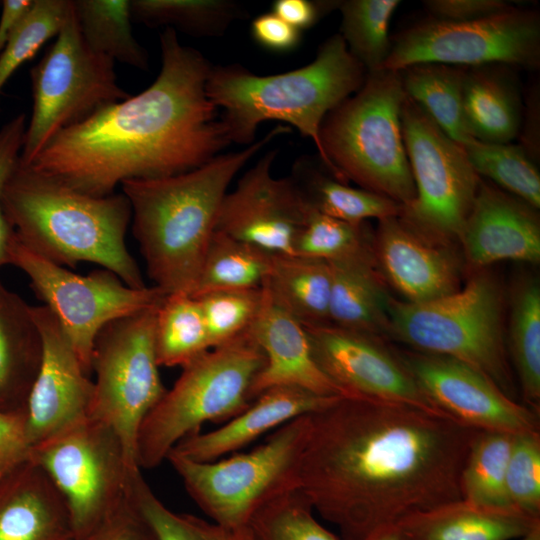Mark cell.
I'll return each instance as SVG.
<instances>
[{
  "instance_id": "obj_1",
  "label": "cell",
  "mask_w": 540,
  "mask_h": 540,
  "mask_svg": "<svg viewBox=\"0 0 540 540\" xmlns=\"http://www.w3.org/2000/svg\"><path fill=\"white\" fill-rule=\"evenodd\" d=\"M479 430L449 416L364 396L309 414L297 488L343 540L461 498L460 475Z\"/></svg>"
},
{
  "instance_id": "obj_2",
  "label": "cell",
  "mask_w": 540,
  "mask_h": 540,
  "mask_svg": "<svg viewBox=\"0 0 540 540\" xmlns=\"http://www.w3.org/2000/svg\"><path fill=\"white\" fill-rule=\"evenodd\" d=\"M160 47L161 70L147 89L59 131L27 165L102 197L126 180L181 174L218 156L230 141L206 93L211 64L173 28Z\"/></svg>"
},
{
  "instance_id": "obj_3",
  "label": "cell",
  "mask_w": 540,
  "mask_h": 540,
  "mask_svg": "<svg viewBox=\"0 0 540 540\" xmlns=\"http://www.w3.org/2000/svg\"><path fill=\"white\" fill-rule=\"evenodd\" d=\"M290 130L278 125L245 149L218 155L188 172L120 185L154 286L167 295H191L231 181L257 152Z\"/></svg>"
},
{
  "instance_id": "obj_4",
  "label": "cell",
  "mask_w": 540,
  "mask_h": 540,
  "mask_svg": "<svg viewBox=\"0 0 540 540\" xmlns=\"http://www.w3.org/2000/svg\"><path fill=\"white\" fill-rule=\"evenodd\" d=\"M1 207L15 238L37 255L63 267L95 263L132 288L146 287L125 242L132 213L123 193L92 196L18 160Z\"/></svg>"
},
{
  "instance_id": "obj_5",
  "label": "cell",
  "mask_w": 540,
  "mask_h": 540,
  "mask_svg": "<svg viewBox=\"0 0 540 540\" xmlns=\"http://www.w3.org/2000/svg\"><path fill=\"white\" fill-rule=\"evenodd\" d=\"M366 75L342 36L335 34L311 63L285 73L257 75L238 64L212 67L206 93L223 110L230 143L250 145L260 123L285 122L313 141L332 177L347 183L327 159L320 129L327 114L361 88Z\"/></svg>"
},
{
  "instance_id": "obj_6",
  "label": "cell",
  "mask_w": 540,
  "mask_h": 540,
  "mask_svg": "<svg viewBox=\"0 0 540 540\" xmlns=\"http://www.w3.org/2000/svg\"><path fill=\"white\" fill-rule=\"evenodd\" d=\"M387 336L414 351L451 357L486 374L508 397L517 389L507 349L504 295L478 270L457 292L424 303L390 297Z\"/></svg>"
},
{
  "instance_id": "obj_7",
  "label": "cell",
  "mask_w": 540,
  "mask_h": 540,
  "mask_svg": "<svg viewBox=\"0 0 540 540\" xmlns=\"http://www.w3.org/2000/svg\"><path fill=\"white\" fill-rule=\"evenodd\" d=\"M405 96L398 71L367 73L361 88L329 112L320 129L323 151L345 182L404 208L416 196L401 126Z\"/></svg>"
},
{
  "instance_id": "obj_8",
  "label": "cell",
  "mask_w": 540,
  "mask_h": 540,
  "mask_svg": "<svg viewBox=\"0 0 540 540\" xmlns=\"http://www.w3.org/2000/svg\"><path fill=\"white\" fill-rule=\"evenodd\" d=\"M265 355L249 332L203 353L184 367L173 387L143 420L136 441L140 469L154 468L206 422H224L252 403V384Z\"/></svg>"
},
{
  "instance_id": "obj_9",
  "label": "cell",
  "mask_w": 540,
  "mask_h": 540,
  "mask_svg": "<svg viewBox=\"0 0 540 540\" xmlns=\"http://www.w3.org/2000/svg\"><path fill=\"white\" fill-rule=\"evenodd\" d=\"M308 430L309 414L280 426L247 453L196 462L169 452L166 460L212 523L227 531H238L247 528L266 503L297 488Z\"/></svg>"
},
{
  "instance_id": "obj_10",
  "label": "cell",
  "mask_w": 540,
  "mask_h": 540,
  "mask_svg": "<svg viewBox=\"0 0 540 540\" xmlns=\"http://www.w3.org/2000/svg\"><path fill=\"white\" fill-rule=\"evenodd\" d=\"M33 109L19 160L30 164L61 130L127 99L114 61L91 50L72 9L54 43L31 69Z\"/></svg>"
},
{
  "instance_id": "obj_11",
  "label": "cell",
  "mask_w": 540,
  "mask_h": 540,
  "mask_svg": "<svg viewBox=\"0 0 540 540\" xmlns=\"http://www.w3.org/2000/svg\"><path fill=\"white\" fill-rule=\"evenodd\" d=\"M159 305L105 325L95 339L91 357L95 381L90 417L116 432L134 467H138L140 426L167 390L154 345Z\"/></svg>"
},
{
  "instance_id": "obj_12",
  "label": "cell",
  "mask_w": 540,
  "mask_h": 540,
  "mask_svg": "<svg viewBox=\"0 0 540 540\" xmlns=\"http://www.w3.org/2000/svg\"><path fill=\"white\" fill-rule=\"evenodd\" d=\"M401 126L416 196L400 218L426 239L453 247L459 243L481 177L462 145L408 96L402 104Z\"/></svg>"
},
{
  "instance_id": "obj_13",
  "label": "cell",
  "mask_w": 540,
  "mask_h": 540,
  "mask_svg": "<svg viewBox=\"0 0 540 540\" xmlns=\"http://www.w3.org/2000/svg\"><path fill=\"white\" fill-rule=\"evenodd\" d=\"M37 464L61 494L74 537L111 514L128 496L132 466L121 439L105 423L88 417L33 446Z\"/></svg>"
},
{
  "instance_id": "obj_14",
  "label": "cell",
  "mask_w": 540,
  "mask_h": 540,
  "mask_svg": "<svg viewBox=\"0 0 540 540\" xmlns=\"http://www.w3.org/2000/svg\"><path fill=\"white\" fill-rule=\"evenodd\" d=\"M419 63L466 68L506 65L538 69L540 15L512 6L478 20L453 22L429 17L392 40L382 69L400 71Z\"/></svg>"
},
{
  "instance_id": "obj_15",
  "label": "cell",
  "mask_w": 540,
  "mask_h": 540,
  "mask_svg": "<svg viewBox=\"0 0 540 540\" xmlns=\"http://www.w3.org/2000/svg\"><path fill=\"white\" fill-rule=\"evenodd\" d=\"M10 264L30 279V287L56 317L85 372L90 375L95 339L108 323L158 306L167 294L156 286L132 288L99 269L75 274L23 246L13 235Z\"/></svg>"
},
{
  "instance_id": "obj_16",
  "label": "cell",
  "mask_w": 540,
  "mask_h": 540,
  "mask_svg": "<svg viewBox=\"0 0 540 540\" xmlns=\"http://www.w3.org/2000/svg\"><path fill=\"white\" fill-rule=\"evenodd\" d=\"M428 399L454 420L477 430L539 432V415L508 397L486 374L457 359L398 352Z\"/></svg>"
},
{
  "instance_id": "obj_17",
  "label": "cell",
  "mask_w": 540,
  "mask_h": 540,
  "mask_svg": "<svg viewBox=\"0 0 540 540\" xmlns=\"http://www.w3.org/2000/svg\"><path fill=\"white\" fill-rule=\"evenodd\" d=\"M304 328L319 367L349 395L407 404L448 416L422 392L398 352L388 348L384 339L332 324Z\"/></svg>"
},
{
  "instance_id": "obj_18",
  "label": "cell",
  "mask_w": 540,
  "mask_h": 540,
  "mask_svg": "<svg viewBox=\"0 0 540 540\" xmlns=\"http://www.w3.org/2000/svg\"><path fill=\"white\" fill-rule=\"evenodd\" d=\"M276 154L268 151L226 193L215 231L273 254H293L310 206L291 177L272 175Z\"/></svg>"
},
{
  "instance_id": "obj_19",
  "label": "cell",
  "mask_w": 540,
  "mask_h": 540,
  "mask_svg": "<svg viewBox=\"0 0 540 540\" xmlns=\"http://www.w3.org/2000/svg\"><path fill=\"white\" fill-rule=\"evenodd\" d=\"M43 342L42 361L26 404L31 448L90 417L94 383L53 313L32 306Z\"/></svg>"
},
{
  "instance_id": "obj_20",
  "label": "cell",
  "mask_w": 540,
  "mask_h": 540,
  "mask_svg": "<svg viewBox=\"0 0 540 540\" xmlns=\"http://www.w3.org/2000/svg\"><path fill=\"white\" fill-rule=\"evenodd\" d=\"M376 268L409 303H424L457 292L463 265L451 246L434 243L400 217L378 221L373 237Z\"/></svg>"
},
{
  "instance_id": "obj_21",
  "label": "cell",
  "mask_w": 540,
  "mask_h": 540,
  "mask_svg": "<svg viewBox=\"0 0 540 540\" xmlns=\"http://www.w3.org/2000/svg\"><path fill=\"white\" fill-rule=\"evenodd\" d=\"M459 244L466 263L480 270L503 260L540 261L536 208L481 178Z\"/></svg>"
},
{
  "instance_id": "obj_22",
  "label": "cell",
  "mask_w": 540,
  "mask_h": 540,
  "mask_svg": "<svg viewBox=\"0 0 540 540\" xmlns=\"http://www.w3.org/2000/svg\"><path fill=\"white\" fill-rule=\"evenodd\" d=\"M264 292L260 312L249 330L265 355V365L250 391L252 400L273 387H296L323 397L351 396L317 364L304 326Z\"/></svg>"
},
{
  "instance_id": "obj_23",
  "label": "cell",
  "mask_w": 540,
  "mask_h": 540,
  "mask_svg": "<svg viewBox=\"0 0 540 540\" xmlns=\"http://www.w3.org/2000/svg\"><path fill=\"white\" fill-rule=\"evenodd\" d=\"M339 397L318 396L296 387H273L263 391L247 409L220 428L189 435L170 452L196 462L215 461L270 430L325 408Z\"/></svg>"
},
{
  "instance_id": "obj_24",
  "label": "cell",
  "mask_w": 540,
  "mask_h": 540,
  "mask_svg": "<svg viewBox=\"0 0 540 540\" xmlns=\"http://www.w3.org/2000/svg\"><path fill=\"white\" fill-rule=\"evenodd\" d=\"M64 499L28 460L0 478V540H73Z\"/></svg>"
},
{
  "instance_id": "obj_25",
  "label": "cell",
  "mask_w": 540,
  "mask_h": 540,
  "mask_svg": "<svg viewBox=\"0 0 540 540\" xmlns=\"http://www.w3.org/2000/svg\"><path fill=\"white\" fill-rule=\"evenodd\" d=\"M539 525L540 517L514 508L460 499L410 515L395 528L401 540H517Z\"/></svg>"
},
{
  "instance_id": "obj_26",
  "label": "cell",
  "mask_w": 540,
  "mask_h": 540,
  "mask_svg": "<svg viewBox=\"0 0 540 540\" xmlns=\"http://www.w3.org/2000/svg\"><path fill=\"white\" fill-rule=\"evenodd\" d=\"M42 353L32 306L0 281V411H26Z\"/></svg>"
},
{
  "instance_id": "obj_27",
  "label": "cell",
  "mask_w": 540,
  "mask_h": 540,
  "mask_svg": "<svg viewBox=\"0 0 540 540\" xmlns=\"http://www.w3.org/2000/svg\"><path fill=\"white\" fill-rule=\"evenodd\" d=\"M511 68L499 64L467 68L463 115L473 139L503 144L518 137L523 105Z\"/></svg>"
},
{
  "instance_id": "obj_28",
  "label": "cell",
  "mask_w": 540,
  "mask_h": 540,
  "mask_svg": "<svg viewBox=\"0 0 540 540\" xmlns=\"http://www.w3.org/2000/svg\"><path fill=\"white\" fill-rule=\"evenodd\" d=\"M329 324L384 339L390 295L372 263H329Z\"/></svg>"
},
{
  "instance_id": "obj_29",
  "label": "cell",
  "mask_w": 540,
  "mask_h": 540,
  "mask_svg": "<svg viewBox=\"0 0 540 540\" xmlns=\"http://www.w3.org/2000/svg\"><path fill=\"white\" fill-rule=\"evenodd\" d=\"M272 299L304 326L329 324L331 268L328 262L273 254L262 285Z\"/></svg>"
},
{
  "instance_id": "obj_30",
  "label": "cell",
  "mask_w": 540,
  "mask_h": 540,
  "mask_svg": "<svg viewBox=\"0 0 540 540\" xmlns=\"http://www.w3.org/2000/svg\"><path fill=\"white\" fill-rule=\"evenodd\" d=\"M290 177L311 208L335 219L362 223L401 217L404 212V207L390 198L323 174L306 158L294 164Z\"/></svg>"
},
{
  "instance_id": "obj_31",
  "label": "cell",
  "mask_w": 540,
  "mask_h": 540,
  "mask_svg": "<svg viewBox=\"0 0 540 540\" xmlns=\"http://www.w3.org/2000/svg\"><path fill=\"white\" fill-rule=\"evenodd\" d=\"M398 72L406 96L416 102L451 139L461 145L472 139L463 115L466 67L419 63Z\"/></svg>"
},
{
  "instance_id": "obj_32",
  "label": "cell",
  "mask_w": 540,
  "mask_h": 540,
  "mask_svg": "<svg viewBox=\"0 0 540 540\" xmlns=\"http://www.w3.org/2000/svg\"><path fill=\"white\" fill-rule=\"evenodd\" d=\"M507 349L526 406L540 414V287L519 279L511 292Z\"/></svg>"
},
{
  "instance_id": "obj_33",
  "label": "cell",
  "mask_w": 540,
  "mask_h": 540,
  "mask_svg": "<svg viewBox=\"0 0 540 540\" xmlns=\"http://www.w3.org/2000/svg\"><path fill=\"white\" fill-rule=\"evenodd\" d=\"M273 253L215 231L190 296L225 290L261 288Z\"/></svg>"
},
{
  "instance_id": "obj_34",
  "label": "cell",
  "mask_w": 540,
  "mask_h": 540,
  "mask_svg": "<svg viewBox=\"0 0 540 540\" xmlns=\"http://www.w3.org/2000/svg\"><path fill=\"white\" fill-rule=\"evenodd\" d=\"M81 35L94 52L138 69L148 68L146 51L131 27L128 0H74Z\"/></svg>"
},
{
  "instance_id": "obj_35",
  "label": "cell",
  "mask_w": 540,
  "mask_h": 540,
  "mask_svg": "<svg viewBox=\"0 0 540 540\" xmlns=\"http://www.w3.org/2000/svg\"><path fill=\"white\" fill-rule=\"evenodd\" d=\"M154 345L159 366L184 367L211 349L201 307L188 294H170L156 314Z\"/></svg>"
},
{
  "instance_id": "obj_36",
  "label": "cell",
  "mask_w": 540,
  "mask_h": 540,
  "mask_svg": "<svg viewBox=\"0 0 540 540\" xmlns=\"http://www.w3.org/2000/svg\"><path fill=\"white\" fill-rule=\"evenodd\" d=\"M515 435L490 430L476 433L460 475L463 500L486 507L513 508L505 480Z\"/></svg>"
},
{
  "instance_id": "obj_37",
  "label": "cell",
  "mask_w": 540,
  "mask_h": 540,
  "mask_svg": "<svg viewBox=\"0 0 540 540\" xmlns=\"http://www.w3.org/2000/svg\"><path fill=\"white\" fill-rule=\"evenodd\" d=\"M373 237L368 222H345L310 207L296 235L293 254L328 263L375 264Z\"/></svg>"
},
{
  "instance_id": "obj_38",
  "label": "cell",
  "mask_w": 540,
  "mask_h": 540,
  "mask_svg": "<svg viewBox=\"0 0 540 540\" xmlns=\"http://www.w3.org/2000/svg\"><path fill=\"white\" fill-rule=\"evenodd\" d=\"M399 0L338 1L341 33L349 52L367 73L382 69L391 50V18Z\"/></svg>"
},
{
  "instance_id": "obj_39",
  "label": "cell",
  "mask_w": 540,
  "mask_h": 540,
  "mask_svg": "<svg viewBox=\"0 0 540 540\" xmlns=\"http://www.w3.org/2000/svg\"><path fill=\"white\" fill-rule=\"evenodd\" d=\"M462 147L481 178L536 209L540 207V174L519 144L488 143L472 138Z\"/></svg>"
},
{
  "instance_id": "obj_40",
  "label": "cell",
  "mask_w": 540,
  "mask_h": 540,
  "mask_svg": "<svg viewBox=\"0 0 540 540\" xmlns=\"http://www.w3.org/2000/svg\"><path fill=\"white\" fill-rule=\"evenodd\" d=\"M131 17L149 26L166 25L199 36L221 35L241 10L226 0H132Z\"/></svg>"
},
{
  "instance_id": "obj_41",
  "label": "cell",
  "mask_w": 540,
  "mask_h": 540,
  "mask_svg": "<svg viewBox=\"0 0 540 540\" xmlns=\"http://www.w3.org/2000/svg\"><path fill=\"white\" fill-rule=\"evenodd\" d=\"M247 530L250 540H343L317 520L298 488L262 506L251 518Z\"/></svg>"
},
{
  "instance_id": "obj_42",
  "label": "cell",
  "mask_w": 540,
  "mask_h": 540,
  "mask_svg": "<svg viewBox=\"0 0 540 540\" xmlns=\"http://www.w3.org/2000/svg\"><path fill=\"white\" fill-rule=\"evenodd\" d=\"M72 9L70 0H33L0 53V92L11 75L56 37Z\"/></svg>"
},
{
  "instance_id": "obj_43",
  "label": "cell",
  "mask_w": 540,
  "mask_h": 540,
  "mask_svg": "<svg viewBox=\"0 0 540 540\" xmlns=\"http://www.w3.org/2000/svg\"><path fill=\"white\" fill-rule=\"evenodd\" d=\"M194 298L200 304L212 349L249 332L260 312L264 292L262 287L225 290Z\"/></svg>"
},
{
  "instance_id": "obj_44",
  "label": "cell",
  "mask_w": 540,
  "mask_h": 540,
  "mask_svg": "<svg viewBox=\"0 0 540 540\" xmlns=\"http://www.w3.org/2000/svg\"><path fill=\"white\" fill-rule=\"evenodd\" d=\"M128 496L157 540H220L223 528L211 521L167 508L145 481L141 469L130 477Z\"/></svg>"
},
{
  "instance_id": "obj_45",
  "label": "cell",
  "mask_w": 540,
  "mask_h": 540,
  "mask_svg": "<svg viewBox=\"0 0 540 540\" xmlns=\"http://www.w3.org/2000/svg\"><path fill=\"white\" fill-rule=\"evenodd\" d=\"M505 485L511 507L540 517V432L515 435Z\"/></svg>"
},
{
  "instance_id": "obj_46",
  "label": "cell",
  "mask_w": 540,
  "mask_h": 540,
  "mask_svg": "<svg viewBox=\"0 0 540 540\" xmlns=\"http://www.w3.org/2000/svg\"><path fill=\"white\" fill-rule=\"evenodd\" d=\"M26 126V117L21 113L0 129V267L10 264V247L13 239V233L2 211L1 194L19 160Z\"/></svg>"
},
{
  "instance_id": "obj_47",
  "label": "cell",
  "mask_w": 540,
  "mask_h": 540,
  "mask_svg": "<svg viewBox=\"0 0 540 540\" xmlns=\"http://www.w3.org/2000/svg\"><path fill=\"white\" fill-rule=\"evenodd\" d=\"M73 540H157L129 496L105 519Z\"/></svg>"
},
{
  "instance_id": "obj_48",
  "label": "cell",
  "mask_w": 540,
  "mask_h": 540,
  "mask_svg": "<svg viewBox=\"0 0 540 540\" xmlns=\"http://www.w3.org/2000/svg\"><path fill=\"white\" fill-rule=\"evenodd\" d=\"M26 411H0V478L29 460Z\"/></svg>"
},
{
  "instance_id": "obj_49",
  "label": "cell",
  "mask_w": 540,
  "mask_h": 540,
  "mask_svg": "<svg viewBox=\"0 0 540 540\" xmlns=\"http://www.w3.org/2000/svg\"><path fill=\"white\" fill-rule=\"evenodd\" d=\"M424 6L433 18L463 22L501 13L513 5L503 0H427Z\"/></svg>"
},
{
  "instance_id": "obj_50",
  "label": "cell",
  "mask_w": 540,
  "mask_h": 540,
  "mask_svg": "<svg viewBox=\"0 0 540 540\" xmlns=\"http://www.w3.org/2000/svg\"><path fill=\"white\" fill-rule=\"evenodd\" d=\"M251 34L256 43L274 52L291 51L301 40V31L272 12L261 14L252 21Z\"/></svg>"
},
{
  "instance_id": "obj_51",
  "label": "cell",
  "mask_w": 540,
  "mask_h": 540,
  "mask_svg": "<svg viewBox=\"0 0 540 540\" xmlns=\"http://www.w3.org/2000/svg\"><path fill=\"white\" fill-rule=\"evenodd\" d=\"M338 1L276 0L272 13L301 31L315 25L322 15L337 8Z\"/></svg>"
},
{
  "instance_id": "obj_52",
  "label": "cell",
  "mask_w": 540,
  "mask_h": 540,
  "mask_svg": "<svg viewBox=\"0 0 540 540\" xmlns=\"http://www.w3.org/2000/svg\"><path fill=\"white\" fill-rule=\"evenodd\" d=\"M539 92L532 91L527 104L525 120L521 121L518 136L521 139L519 144L527 155L535 161L539 157Z\"/></svg>"
},
{
  "instance_id": "obj_53",
  "label": "cell",
  "mask_w": 540,
  "mask_h": 540,
  "mask_svg": "<svg viewBox=\"0 0 540 540\" xmlns=\"http://www.w3.org/2000/svg\"><path fill=\"white\" fill-rule=\"evenodd\" d=\"M33 0H4L0 16V53L8 38L30 9Z\"/></svg>"
},
{
  "instance_id": "obj_54",
  "label": "cell",
  "mask_w": 540,
  "mask_h": 540,
  "mask_svg": "<svg viewBox=\"0 0 540 540\" xmlns=\"http://www.w3.org/2000/svg\"><path fill=\"white\" fill-rule=\"evenodd\" d=\"M365 540H401L395 526L387 527L380 529L371 535H369Z\"/></svg>"
},
{
  "instance_id": "obj_55",
  "label": "cell",
  "mask_w": 540,
  "mask_h": 540,
  "mask_svg": "<svg viewBox=\"0 0 540 540\" xmlns=\"http://www.w3.org/2000/svg\"><path fill=\"white\" fill-rule=\"evenodd\" d=\"M220 540H250L247 528L238 531L224 530Z\"/></svg>"
},
{
  "instance_id": "obj_56",
  "label": "cell",
  "mask_w": 540,
  "mask_h": 540,
  "mask_svg": "<svg viewBox=\"0 0 540 540\" xmlns=\"http://www.w3.org/2000/svg\"><path fill=\"white\" fill-rule=\"evenodd\" d=\"M517 540H540V525L535 527L527 535L517 539Z\"/></svg>"
}]
</instances>
